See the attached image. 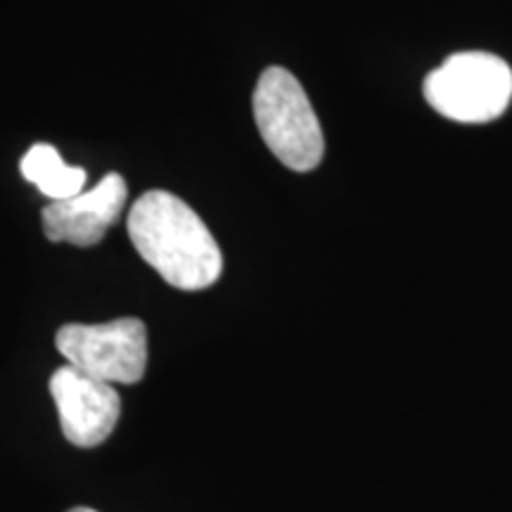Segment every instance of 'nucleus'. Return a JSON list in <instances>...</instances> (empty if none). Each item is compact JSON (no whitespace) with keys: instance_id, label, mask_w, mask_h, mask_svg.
<instances>
[{"instance_id":"nucleus-7","label":"nucleus","mask_w":512,"mask_h":512,"mask_svg":"<svg viewBox=\"0 0 512 512\" xmlns=\"http://www.w3.org/2000/svg\"><path fill=\"white\" fill-rule=\"evenodd\" d=\"M19 169H22V176L29 183H34L53 202L81 195L83 185H86V171L81 166L64 164L60 152L48 143L31 147L27 155L22 157Z\"/></svg>"},{"instance_id":"nucleus-4","label":"nucleus","mask_w":512,"mask_h":512,"mask_svg":"<svg viewBox=\"0 0 512 512\" xmlns=\"http://www.w3.org/2000/svg\"><path fill=\"white\" fill-rule=\"evenodd\" d=\"M57 351L67 366L110 384H136L147 370V328L138 318L69 323L57 330Z\"/></svg>"},{"instance_id":"nucleus-6","label":"nucleus","mask_w":512,"mask_h":512,"mask_svg":"<svg viewBox=\"0 0 512 512\" xmlns=\"http://www.w3.org/2000/svg\"><path fill=\"white\" fill-rule=\"evenodd\" d=\"M128 188L119 174H107L93 190L69 200L50 202L43 209V233L50 242L93 247L119 221L126 209Z\"/></svg>"},{"instance_id":"nucleus-2","label":"nucleus","mask_w":512,"mask_h":512,"mask_svg":"<svg viewBox=\"0 0 512 512\" xmlns=\"http://www.w3.org/2000/svg\"><path fill=\"white\" fill-rule=\"evenodd\" d=\"M254 121L268 150L292 171L323 162L325 140L309 95L285 67H268L254 88Z\"/></svg>"},{"instance_id":"nucleus-5","label":"nucleus","mask_w":512,"mask_h":512,"mask_svg":"<svg viewBox=\"0 0 512 512\" xmlns=\"http://www.w3.org/2000/svg\"><path fill=\"white\" fill-rule=\"evenodd\" d=\"M50 394L69 444L95 448L112 437L121 415V399L114 384L81 373L74 366H62L50 377Z\"/></svg>"},{"instance_id":"nucleus-1","label":"nucleus","mask_w":512,"mask_h":512,"mask_svg":"<svg viewBox=\"0 0 512 512\" xmlns=\"http://www.w3.org/2000/svg\"><path fill=\"white\" fill-rule=\"evenodd\" d=\"M133 247L169 285L207 290L221 278L223 256L207 223L181 197L166 190L140 195L128 211Z\"/></svg>"},{"instance_id":"nucleus-3","label":"nucleus","mask_w":512,"mask_h":512,"mask_svg":"<svg viewBox=\"0 0 512 512\" xmlns=\"http://www.w3.org/2000/svg\"><path fill=\"white\" fill-rule=\"evenodd\" d=\"M422 93L441 117L458 124H489L508 110L512 69L498 55L456 53L427 74Z\"/></svg>"},{"instance_id":"nucleus-8","label":"nucleus","mask_w":512,"mask_h":512,"mask_svg":"<svg viewBox=\"0 0 512 512\" xmlns=\"http://www.w3.org/2000/svg\"><path fill=\"white\" fill-rule=\"evenodd\" d=\"M69 512H98V510H93V508H72Z\"/></svg>"}]
</instances>
